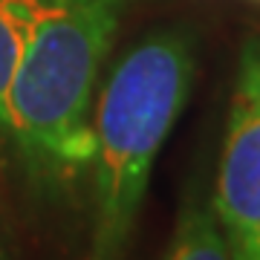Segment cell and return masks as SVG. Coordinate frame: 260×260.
<instances>
[{"instance_id":"6da1fadb","label":"cell","mask_w":260,"mask_h":260,"mask_svg":"<svg viewBox=\"0 0 260 260\" xmlns=\"http://www.w3.org/2000/svg\"><path fill=\"white\" fill-rule=\"evenodd\" d=\"M121 12L124 0H52L26 41L6 99V150L44 194L90 174L95 81Z\"/></svg>"},{"instance_id":"7a4b0ae2","label":"cell","mask_w":260,"mask_h":260,"mask_svg":"<svg viewBox=\"0 0 260 260\" xmlns=\"http://www.w3.org/2000/svg\"><path fill=\"white\" fill-rule=\"evenodd\" d=\"M191 81L194 44L185 29L150 32L113 67L93 113V223L84 260H124L156 156Z\"/></svg>"},{"instance_id":"3957f363","label":"cell","mask_w":260,"mask_h":260,"mask_svg":"<svg viewBox=\"0 0 260 260\" xmlns=\"http://www.w3.org/2000/svg\"><path fill=\"white\" fill-rule=\"evenodd\" d=\"M229 260H260V41H246L214 185Z\"/></svg>"},{"instance_id":"277c9868","label":"cell","mask_w":260,"mask_h":260,"mask_svg":"<svg viewBox=\"0 0 260 260\" xmlns=\"http://www.w3.org/2000/svg\"><path fill=\"white\" fill-rule=\"evenodd\" d=\"M165 260H229L225 237L214 214V200L200 188V182L188 188L182 200Z\"/></svg>"},{"instance_id":"5b68a950","label":"cell","mask_w":260,"mask_h":260,"mask_svg":"<svg viewBox=\"0 0 260 260\" xmlns=\"http://www.w3.org/2000/svg\"><path fill=\"white\" fill-rule=\"evenodd\" d=\"M52 0H0V148L6 150V99L35 23Z\"/></svg>"},{"instance_id":"8992f818","label":"cell","mask_w":260,"mask_h":260,"mask_svg":"<svg viewBox=\"0 0 260 260\" xmlns=\"http://www.w3.org/2000/svg\"><path fill=\"white\" fill-rule=\"evenodd\" d=\"M0 260H12L9 243H6V232H3V223H0Z\"/></svg>"},{"instance_id":"52a82bcc","label":"cell","mask_w":260,"mask_h":260,"mask_svg":"<svg viewBox=\"0 0 260 260\" xmlns=\"http://www.w3.org/2000/svg\"><path fill=\"white\" fill-rule=\"evenodd\" d=\"M257 3H260V0H257Z\"/></svg>"}]
</instances>
